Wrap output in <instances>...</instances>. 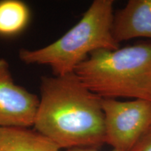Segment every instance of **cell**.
I'll return each mask as SVG.
<instances>
[{
  "mask_svg": "<svg viewBox=\"0 0 151 151\" xmlns=\"http://www.w3.org/2000/svg\"><path fill=\"white\" fill-rule=\"evenodd\" d=\"M33 127L61 149H97L106 143L101 98L73 72L41 78Z\"/></svg>",
  "mask_w": 151,
  "mask_h": 151,
  "instance_id": "cell-1",
  "label": "cell"
},
{
  "mask_svg": "<svg viewBox=\"0 0 151 151\" xmlns=\"http://www.w3.org/2000/svg\"><path fill=\"white\" fill-rule=\"evenodd\" d=\"M113 0H94L81 20L58 40L34 50L22 48L19 58L27 65H45L55 76L74 72L89 55L99 50H116L112 28Z\"/></svg>",
  "mask_w": 151,
  "mask_h": 151,
  "instance_id": "cell-2",
  "label": "cell"
},
{
  "mask_svg": "<svg viewBox=\"0 0 151 151\" xmlns=\"http://www.w3.org/2000/svg\"><path fill=\"white\" fill-rule=\"evenodd\" d=\"M74 73L101 98L130 97L151 101V43L94 51Z\"/></svg>",
  "mask_w": 151,
  "mask_h": 151,
  "instance_id": "cell-3",
  "label": "cell"
},
{
  "mask_svg": "<svg viewBox=\"0 0 151 151\" xmlns=\"http://www.w3.org/2000/svg\"><path fill=\"white\" fill-rule=\"evenodd\" d=\"M106 143L118 151H130L151 124V101H121L101 98Z\"/></svg>",
  "mask_w": 151,
  "mask_h": 151,
  "instance_id": "cell-4",
  "label": "cell"
},
{
  "mask_svg": "<svg viewBox=\"0 0 151 151\" xmlns=\"http://www.w3.org/2000/svg\"><path fill=\"white\" fill-rule=\"evenodd\" d=\"M39 101L14 82L8 62L0 58V127H33Z\"/></svg>",
  "mask_w": 151,
  "mask_h": 151,
  "instance_id": "cell-5",
  "label": "cell"
},
{
  "mask_svg": "<svg viewBox=\"0 0 151 151\" xmlns=\"http://www.w3.org/2000/svg\"><path fill=\"white\" fill-rule=\"evenodd\" d=\"M113 35L118 43L136 38L151 39V0H130L113 16Z\"/></svg>",
  "mask_w": 151,
  "mask_h": 151,
  "instance_id": "cell-6",
  "label": "cell"
},
{
  "mask_svg": "<svg viewBox=\"0 0 151 151\" xmlns=\"http://www.w3.org/2000/svg\"><path fill=\"white\" fill-rule=\"evenodd\" d=\"M0 151H61L47 138L27 127H0Z\"/></svg>",
  "mask_w": 151,
  "mask_h": 151,
  "instance_id": "cell-7",
  "label": "cell"
},
{
  "mask_svg": "<svg viewBox=\"0 0 151 151\" xmlns=\"http://www.w3.org/2000/svg\"><path fill=\"white\" fill-rule=\"evenodd\" d=\"M31 12L26 3L20 0L0 1V37H12L27 28Z\"/></svg>",
  "mask_w": 151,
  "mask_h": 151,
  "instance_id": "cell-8",
  "label": "cell"
},
{
  "mask_svg": "<svg viewBox=\"0 0 151 151\" xmlns=\"http://www.w3.org/2000/svg\"><path fill=\"white\" fill-rule=\"evenodd\" d=\"M130 151H151V124Z\"/></svg>",
  "mask_w": 151,
  "mask_h": 151,
  "instance_id": "cell-9",
  "label": "cell"
},
{
  "mask_svg": "<svg viewBox=\"0 0 151 151\" xmlns=\"http://www.w3.org/2000/svg\"><path fill=\"white\" fill-rule=\"evenodd\" d=\"M63 151H99L98 149L96 148H71L67 149V150H64ZM111 151H118L113 149Z\"/></svg>",
  "mask_w": 151,
  "mask_h": 151,
  "instance_id": "cell-10",
  "label": "cell"
}]
</instances>
